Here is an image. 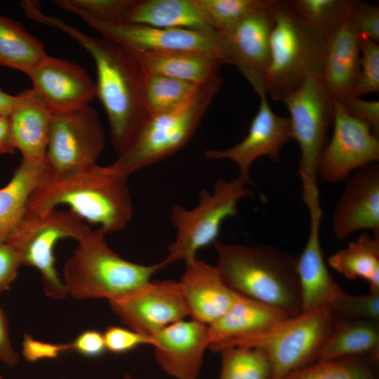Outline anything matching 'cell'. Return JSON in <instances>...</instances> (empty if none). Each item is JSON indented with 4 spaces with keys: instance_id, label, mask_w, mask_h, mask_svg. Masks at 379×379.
I'll use <instances>...</instances> for the list:
<instances>
[{
    "instance_id": "obj_1",
    "label": "cell",
    "mask_w": 379,
    "mask_h": 379,
    "mask_svg": "<svg viewBox=\"0 0 379 379\" xmlns=\"http://www.w3.org/2000/svg\"><path fill=\"white\" fill-rule=\"evenodd\" d=\"M24 13L66 33L91 55L97 72L96 96L107 113L113 148L120 154L150 117L144 96L145 72L135 54L111 39L93 37L44 13L37 4H28Z\"/></svg>"
},
{
    "instance_id": "obj_2",
    "label": "cell",
    "mask_w": 379,
    "mask_h": 379,
    "mask_svg": "<svg viewBox=\"0 0 379 379\" xmlns=\"http://www.w3.org/2000/svg\"><path fill=\"white\" fill-rule=\"evenodd\" d=\"M128 177L110 165L95 163L59 176L44 174L30 194L25 213H40L64 205L105 233L126 227L133 213Z\"/></svg>"
},
{
    "instance_id": "obj_3",
    "label": "cell",
    "mask_w": 379,
    "mask_h": 379,
    "mask_svg": "<svg viewBox=\"0 0 379 379\" xmlns=\"http://www.w3.org/2000/svg\"><path fill=\"white\" fill-rule=\"evenodd\" d=\"M215 265L234 292L271 306L288 317L302 313L297 258L269 245L213 244Z\"/></svg>"
},
{
    "instance_id": "obj_4",
    "label": "cell",
    "mask_w": 379,
    "mask_h": 379,
    "mask_svg": "<svg viewBox=\"0 0 379 379\" xmlns=\"http://www.w3.org/2000/svg\"><path fill=\"white\" fill-rule=\"evenodd\" d=\"M100 229L91 230L81 241L62 270L67 295L77 300L120 298L151 280L164 268L161 262L142 265L124 259L108 245Z\"/></svg>"
},
{
    "instance_id": "obj_5",
    "label": "cell",
    "mask_w": 379,
    "mask_h": 379,
    "mask_svg": "<svg viewBox=\"0 0 379 379\" xmlns=\"http://www.w3.org/2000/svg\"><path fill=\"white\" fill-rule=\"evenodd\" d=\"M328 36L309 25L289 6L278 0L270 40L265 92L282 101L309 77H321Z\"/></svg>"
},
{
    "instance_id": "obj_6",
    "label": "cell",
    "mask_w": 379,
    "mask_h": 379,
    "mask_svg": "<svg viewBox=\"0 0 379 379\" xmlns=\"http://www.w3.org/2000/svg\"><path fill=\"white\" fill-rule=\"evenodd\" d=\"M222 83L220 77L202 84L178 107L150 117L110 166L128 177L178 152L194 135Z\"/></svg>"
},
{
    "instance_id": "obj_7",
    "label": "cell",
    "mask_w": 379,
    "mask_h": 379,
    "mask_svg": "<svg viewBox=\"0 0 379 379\" xmlns=\"http://www.w3.org/2000/svg\"><path fill=\"white\" fill-rule=\"evenodd\" d=\"M248 184L239 175L230 180L219 178L211 192L200 190L195 207L187 208L180 204L172 206L170 218L175 237L168 247L166 257L161 261L164 267L178 261L185 264L197 258L201 248L213 244L223 221L237 215L239 201L253 196Z\"/></svg>"
},
{
    "instance_id": "obj_8",
    "label": "cell",
    "mask_w": 379,
    "mask_h": 379,
    "mask_svg": "<svg viewBox=\"0 0 379 379\" xmlns=\"http://www.w3.org/2000/svg\"><path fill=\"white\" fill-rule=\"evenodd\" d=\"M340 317L328 306L288 317L258 335L223 345L258 348L267 355L271 364L270 379H283L297 369L317 361L325 341Z\"/></svg>"
},
{
    "instance_id": "obj_9",
    "label": "cell",
    "mask_w": 379,
    "mask_h": 379,
    "mask_svg": "<svg viewBox=\"0 0 379 379\" xmlns=\"http://www.w3.org/2000/svg\"><path fill=\"white\" fill-rule=\"evenodd\" d=\"M290 113L293 139L300 149L298 171L308 212L321 210L317 186V166L333 119V97L321 77L307 79L282 100Z\"/></svg>"
},
{
    "instance_id": "obj_10",
    "label": "cell",
    "mask_w": 379,
    "mask_h": 379,
    "mask_svg": "<svg viewBox=\"0 0 379 379\" xmlns=\"http://www.w3.org/2000/svg\"><path fill=\"white\" fill-rule=\"evenodd\" d=\"M91 231L86 222L70 210L55 208L40 213H25L5 241L18 253L22 265L38 270L46 295L60 300L67 293L56 270L55 247L62 239L78 242Z\"/></svg>"
},
{
    "instance_id": "obj_11",
    "label": "cell",
    "mask_w": 379,
    "mask_h": 379,
    "mask_svg": "<svg viewBox=\"0 0 379 379\" xmlns=\"http://www.w3.org/2000/svg\"><path fill=\"white\" fill-rule=\"evenodd\" d=\"M105 144V133L90 105L53 113L44 159V174L64 175L97 163Z\"/></svg>"
},
{
    "instance_id": "obj_12",
    "label": "cell",
    "mask_w": 379,
    "mask_h": 379,
    "mask_svg": "<svg viewBox=\"0 0 379 379\" xmlns=\"http://www.w3.org/2000/svg\"><path fill=\"white\" fill-rule=\"evenodd\" d=\"M333 132L324 147L317 166V176L328 183L345 180L358 170L379 160V140L371 126L349 114L333 98Z\"/></svg>"
},
{
    "instance_id": "obj_13",
    "label": "cell",
    "mask_w": 379,
    "mask_h": 379,
    "mask_svg": "<svg viewBox=\"0 0 379 379\" xmlns=\"http://www.w3.org/2000/svg\"><path fill=\"white\" fill-rule=\"evenodd\" d=\"M102 36L134 52L198 51L213 54L226 63L220 34L180 28H161L142 24L115 23L77 15Z\"/></svg>"
},
{
    "instance_id": "obj_14",
    "label": "cell",
    "mask_w": 379,
    "mask_h": 379,
    "mask_svg": "<svg viewBox=\"0 0 379 379\" xmlns=\"http://www.w3.org/2000/svg\"><path fill=\"white\" fill-rule=\"evenodd\" d=\"M109 302L121 322L148 337L189 316L179 282L173 279L150 280L129 294Z\"/></svg>"
},
{
    "instance_id": "obj_15",
    "label": "cell",
    "mask_w": 379,
    "mask_h": 379,
    "mask_svg": "<svg viewBox=\"0 0 379 379\" xmlns=\"http://www.w3.org/2000/svg\"><path fill=\"white\" fill-rule=\"evenodd\" d=\"M277 1L273 0L230 30L220 33L227 64L234 65L258 95L265 93L264 81L270 62V40Z\"/></svg>"
},
{
    "instance_id": "obj_16",
    "label": "cell",
    "mask_w": 379,
    "mask_h": 379,
    "mask_svg": "<svg viewBox=\"0 0 379 379\" xmlns=\"http://www.w3.org/2000/svg\"><path fill=\"white\" fill-rule=\"evenodd\" d=\"M260 102L247 135L239 143L225 149H206L207 159H228L239 168V176L251 182L250 168L259 157L279 160L283 146L293 139L290 119L276 114L268 104L266 93L258 95Z\"/></svg>"
},
{
    "instance_id": "obj_17",
    "label": "cell",
    "mask_w": 379,
    "mask_h": 379,
    "mask_svg": "<svg viewBox=\"0 0 379 379\" xmlns=\"http://www.w3.org/2000/svg\"><path fill=\"white\" fill-rule=\"evenodd\" d=\"M26 74L53 113L89 105L96 96L95 84L84 68L47 53Z\"/></svg>"
},
{
    "instance_id": "obj_18",
    "label": "cell",
    "mask_w": 379,
    "mask_h": 379,
    "mask_svg": "<svg viewBox=\"0 0 379 379\" xmlns=\"http://www.w3.org/2000/svg\"><path fill=\"white\" fill-rule=\"evenodd\" d=\"M156 361L175 379H197L209 345L208 327L196 320L182 319L152 336Z\"/></svg>"
},
{
    "instance_id": "obj_19",
    "label": "cell",
    "mask_w": 379,
    "mask_h": 379,
    "mask_svg": "<svg viewBox=\"0 0 379 379\" xmlns=\"http://www.w3.org/2000/svg\"><path fill=\"white\" fill-rule=\"evenodd\" d=\"M332 227L338 240L360 230H370L379 236L378 164L358 169L348 179L337 204Z\"/></svg>"
},
{
    "instance_id": "obj_20",
    "label": "cell",
    "mask_w": 379,
    "mask_h": 379,
    "mask_svg": "<svg viewBox=\"0 0 379 379\" xmlns=\"http://www.w3.org/2000/svg\"><path fill=\"white\" fill-rule=\"evenodd\" d=\"M178 282L189 316L207 326L221 317L239 295L224 281L215 265L197 258L185 263Z\"/></svg>"
},
{
    "instance_id": "obj_21",
    "label": "cell",
    "mask_w": 379,
    "mask_h": 379,
    "mask_svg": "<svg viewBox=\"0 0 379 379\" xmlns=\"http://www.w3.org/2000/svg\"><path fill=\"white\" fill-rule=\"evenodd\" d=\"M322 213L310 214V232L298 258L302 312L330 306L344 291L328 272L320 243Z\"/></svg>"
},
{
    "instance_id": "obj_22",
    "label": "cell",
    "mask_w": 379,
    "mask_h": 379,
    "mask_svg": "<svg viewBox=\"0 0 379 379\" xmlns=\"http://www.w3.org/2000/svg\"><path fill=\"white\" fill-rule=\"evenodd\" d=\"M17 102L8 117L11 139L22 159L44 162L53 112L32 88L17 95Z\"/></svg>"
},
{
    "instance_id": "obj_23",
    "label": "cell",
    "mask_w": 379,
    "mask_h": 379,
    "mask_svg": "<svg viewBox=\"0 0 379 379\" xmlns=\"http://www.w3.org/2000/svg\"><path fill=\"white\" fill-rule=\"evenodd\" d=\"M360 38L348 16L328 36L321 79L338 100L354 95L359 74Z\"/></svg>"
},
{
    "instance_id": "obj_24",
    "label": "cell",
    "mask_w": 379,
    "mask_h": 379,
    "mask_svg": "<svg viewBox=\"0 0 379 379\" xmlns=\"http://www.w3.org/2000/svg\"><path fill=\"white\" fill-rule=\"evenodd\" d=\"M288 317L271 306L239 294L228 310L208 326V349L218 352L227 343L262 333Z\"/></svg>"
},
{
    "instance_id": "obj_25",
    "label": "cell",
    "mask_w": 379,
    "mask_h": 379,
    "mask_svg": "<svg viewBox=\"0 0 379 379\" xmlns=\"http://www.w3.org/2000/svg\"><path fill=\"white\" fill-rule=\"evenodd\" d=\"M133 52L146 73L163 74L197 85L221 77L223 62L211 53L187 51Z\"/></svg>"
},
{
    "instance_id": "obj_26",
    "label": "cell",
    "mask_w": 379,
    "mask_h": 379,
    "mask_svg": "<svg viewBox=\"0 0 379 379\" xmlns=\"http://www.w3.org/2000/svg\"><path fill=\"white\" fill-rule=\"evenodd\" d=\"M124 23L214 31L208 25L195 0H134Z\"/></svg>"
},
{
    "instance_id": "obj_27",
    "label": "cell",
    "mask_w": 379,
    "mask_h": 379,
    "mask_svg": "<svg viewBox=\"0 0 379 379\" xmlns=\"http://www.w3.org/2000/svg\"><path fill=\"white\" fill-rule=\"evenodd\" d=\"M362 357L378 360L379 321L340 317L316 361Z\"/></svg>"
},
{
    "instance_id": "obj_28",
    "label": "cell",
    "mask_w": 379,
    "mask_h": 379,
    "mask_svg": "<svg viewBox=\"0 0 379 379\" xmlns=\"http://www.w3.org/2000/svg\"><path fill=\"white\" fill-rule=\"evenodd\" d=\"M44 174V163L22 159L11 180L0 188V242L6 240L24 216L29 197Z\"/></svg>"
},
{
    "instance_id": "obj_29",
    "label": "cell",
    "mask_w": 379,
    "mask_h": 379,
    "mask_svg": "<svg viewBox=\"0 0 379 379\" xmlns=\"http://www.w3.org/2000/svg\"><path fill=\"white\" fill-rule=\"evenodd\" d=\"M327 262L347 279H364L370 292H379V236L363 233L330 255Z\"/></svg>"
},
{
    "instance_id": "obj_30",
    "label": "cell",
    "mask_w": 379,
    "mask_h": 379,
    "mask_svg": "<svg viewBox=\"0 0 379 379\" xmlns=\"http://www.w3.org/2000/svg\"><path fill=\"white\" fill-rule=\"evenodd\" d=\"M46 54L43 43L20 22L0 15V66L27 74Z\"/></svg>"
},
{
    "instance_id": "obj_31",
    "label": "cell",
    "mask_w": 379,
    "mask_h": 379,
    "mask_svg": "<svg viewBox=\"0 0 379 379\" xmlns=\"http://www.w3.org/2000/svg\"><path fill=\"white\" fill-rule=\"evenodd\" d=\"M200 86L163 74L145 72L144 96L150 117L178 107Z\"/></svg>"
},
{
    "instance_id": "obj_32",
    "label": "cell",
    "mask_w": 379,
    "mask_h": 379,
    "mask_svg": "<svg viewBox=\"0 0 379 379\" xmlns=\"http://www.w3.org/2000/svg\"><path fill=\"white\" fill-rule=\"evenodd\" d=\"M218 379H270L271 364L267 354L258 348L232 346L221 350Z\"/></svg>"
},
{
    "instance_id": "obj_33",
    "label": "cell",
    "mask_w": 379,
    "mask_h": 379,
    "mask_svg": "<svg viewBox=\"0 0 379 379\" xmlns=\"http://www.w3.org/2000/svg\"><path fill=\"white\" fill-rule=\"evenodd\" d=\"M372 357L318 361L297 369L283 379H376Z\"/></svg>"
},
{
    "instance_id": "obj_34",
    "label": "cell",
    "mask_w": 379,
    "mask_h": 379,
    "mask_svg": "<svg viewBox=\"0 0 379 379\" xmlns=\"http://www.w3.org/2000/svg\"><path fill=\"white\" fill-rule=\"evenodd\" d=\"M353 0H293L291 8L316 30L328 36L347 18Z\"/></svg>"
},
{
    "instance_id": "obj_35",
    "label": "cell",
    "mask_w": 379,
    "mask_h": 379,
    "mask_svg": "<svg viewBox=\"0 0 379 379\" xmlns=\"http://www.w3.org/2000/svg\"><path fill=\"white\" fill-rule=\"evenodd\" d=\"M273 0H195L210 27L225 33Z\"/></svg>"
},
{
    "instance_id": "obj_36",
    "label": "cell",
    "mask_w": 379,
    "mask_h": 379,
    "mask_svg": "<svg viewBox=\"0 0 379 379\" xmlns=\"http://www.w3.org/2000/svg\"><path fill=\"white\" fill-rule=\"evenodd\" d=\"M62 9L76 15L88 16L115 23H124L134 0H57Z\"/></svg>"
},
{
    "instance_id": "obj_37",
    "label": "cell",
    "mask_w": 379,
    "mask_h": 379,
    "mask_svg": "<svg viewBox=\"0 0 379 379\" xmlns=\"http://www.w3.org/2000/svg\"><path fill=\"white\" fill-rule=\"evenodd\" d=\"M360 51L359 74L353 94L357 97L379 91V45L361 36Z\"/></svg>"
},
{
    "instance_id": "obj_38",
    "label": "cell",
    "mask_w": 379,
    "mask_h": 379,
    "mask_svg": "<svg viewBox=\"0 0 379 379\" xmlns=\"http://www.w3.org/2000/svg\"><path fill=\"white\" fill-rule=\"evenodd\" d=\"M329 307L341 318L379 321V292L360 295L343 292Z\"/></svg>"
},
{
    "instance_id": "obj_39",
    "label": "cell",
    "mask_w": 379,
    "mask_h": 379,
    "mask_svg": "<svg viewBox=\"0 0 379 379\" xmlns=\"http://www.w3.org/2000/svg\"><path fill=\"white\" fill-rule=\"evenodd\" d=\"M348 17L361 36L378 44V6L368 2L353 0Z\"/></svg>"
},
{
    "instance_id": "obj_40",
    "label": "cell",
    "mask_w": 379,
    "mask_h": 379,
    "mask_svg": "<svg viewBox=\"0 0 379 379\" xmlns=\"http://www.w3.org/2000/svg\"><path fill=\"white\" fill-rule=\"evenodd\" d=\"M102 334L106 350L114 354H123L142 345L153 344L152 337L117 326L107 327Z\"/></svg>"
},
{
    "instance_id": "obj_41",
    "label": "cell",
    "mask_w": 379,
    "mask_h": 379,
    "mask_svg": "<svg viewBox=\"0 0 379 379\" xmlns=\"http://www.w3.org/2000/svg\"><path fill=\"white\" fill-rule=\"evenodd\" d=\"M22 347V354L29 362L57 359L62 353L71 350L69 343L54 344L43 342L28 333L23 337Z\"/></svg>"
},
{
    "instance_id": "obj_42",
    "label": "cell",
    "mask_w": 379,
    "mask_h": 379,
    "mask_svg": "<svg viewBox=\"0 0 379 379\" xmlns=\"http://www.w3.org/2000/svg\"><path fill=\"white\" fill-rule=\"evenodd\" d=\"M351 115L367 122L373 133L379 134V102L364 100L354 95H350L338 100Z\"/></svg>"
},
{
    "instance_id": "obj_43",
    "label": "cell",
    "mask_w": 379,
    "mask_h": 379,
    "mask_svg": "<svg viewBox=\"0 0 379 379\" xmlns=\"http://www.w3.org/2000/svg\"><path fill=\"white\" fill-rule=\"evenodd\" d=\"M21 265L20 258L15 249L6 241L0 242V293L11 288Z\"/></svg>"
},
{
    "instance_id": "obj_44",
    "label": "cell",
    "mask_w": 379,
    "mask_h": 379,
    "mask_svg": "<svg viewBox=\"0 0 379 379\" xmlns=\"http://www.w3.org/2000/svg\"><path fill=\"white\" fill-rule=\"evenodd\" d=\"M71 350L87 357H98L106 350L103 334L96 330H87L69 343Z\"/></svg>"
},
{
    "instance_id": "obj_45",
    "label": "cell",
    "mask_w": 379,
    "mask_h": 379,
    "mask_svg": "<svg viewBox=\"0 0 379 379\" xmlns=\"http://www.w3.org/2000/svg\"><path fill=\"white\" fill-rule=\"evenodd\" d=\"M20 356L11 343L8 319L0 307V362L8 366H15Z\"/></svg>"
},
{
    "instance_id": "obj_46",
    "label": "cell",
    "mask_w": 379,
    "mask_h": 379,
    "mask_svg": "<svg viewBox=\"0 0 379 379\" xmlns=\"http://www.w3.org/2000/svg\"><path fill=\"white\" fill-rule=\"evenodd\" d=\"M14 151L8 117L0 115V155L12 154Z\"/></svg>"
},
{
    "instance_id": "obj_47",
    "label": "cell",
    "mask_w": 379,
    "mask_h": 379,
    "mask_svg": "<svg viewBox=\"0 0 379 379\" xmlns=\"http://www.w3.org/2000/svg\"><path fill=\"white\" fill-rule=\"evenodd\" d=\"M17 95H13L0 88V115L9 117L17 102Z\"/></svg>"
},
{
    "instance_id": "obj_48",
    "label": "cell",
    "mask_w": 379,
    "mask_h": 379,
    "mask_svg": "<svg viewBox=\"0 0 379 379\" xmlns=\"http://www.w3.org/2000/svg\"><path fill=\"white\" fill-rule=\"evenodd\" d=\"M124 379H135V378H133L132 376H131L129 375H126L124 376Z\"/></svg>"
},
{
    "instance_id": "obj_49",
    "label": "cell",
    "mask_w": 379,
    "mask_h": 379,
    "mask_svg": "<svg viewBox=\"0 0 379 379\" xmlns=\"http://www.w3.org/2000/svg\"><path fill=\"white\" fill-rule=\"evenodd\" d=\"M0 379H3L2 376L0 375Z\"/></svg>"
}]
</instances>
